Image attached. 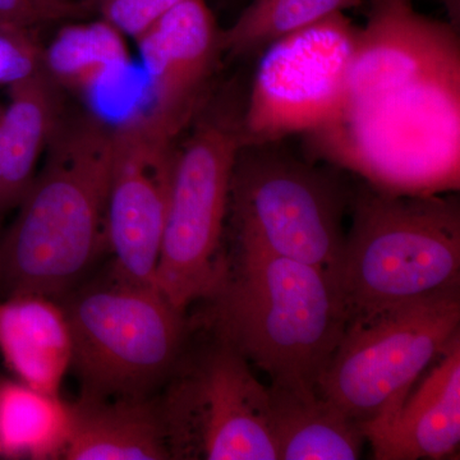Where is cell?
<instances>
[{
	"label": "cell",
	"mask_w": 460,
	"mask_h": 460,
	"mask_svg": "<svg viewBox=\"0 0 460 460\" xmlns=\"http://www.w3.org/2000/svg\"><path fill=\"white\" fill-rule=\"evenodd\" d=\"M0 354L18 381L58 395L72 366L65 308L49 296H7L0 302Z\"/></svg>",
	"instance_id": "cell-15"
},
{
	"label": "cell",
	"mask_w": 460,
	"mask_h": 460,
	"mask_svg": "<svg viewBox=\"0 0 460 460\" xmlns=\"http://www.w3.org/2000/svg\"><path fill=\"white\" fill-rule=\"evenodd\" d=\"M72 366L84 399H145L180 368L186 311L155 284L111 271L68 299Z\"/></svg>",
	"instance_id": "cell-6"
},
{
	"label": "cell",
	"mask_w": 460,
	"mask_h": 460,
	"mask_svg": "<svg viewBox=\"0 0 460 460\" xmlns=\"http://www.w3.org/2000/svg\"><path fill=\"white\" fill-rule=\"evenodd\" d=\"M58 90L44 69L8 87V102L0 109V223L16 210L38 172L63 111Z\"/></svg>",
	"instance_id": "cell-16"
},
{
	"label": "cell",
	"mask_w": 460,
	"mask_h": 460,
	"mask_svg": "<svg viewBox=\"0 0 460 460\" xmlns=\"http://www.w3.org/2000/svg\"><path fill=\"white\" fill-rule=\"evenodd\" d=\"M71 410V432L63 458L172 459L162 405L151 398H81Z\"/></svg>",
	"instance_id": "cell-14"
},
{
	"label": "cell",
	"mask_w": 460,
	"mask_h": 460,
	"mask_svg": "<svg viewBox=\"0 0 460 460\" xmlns=\"http://www.w3.org/2000/svg\"><path fill=\"white\" fill-rule=\"evenodd\" d=\"M39 2L65 12L72 20L86 16L91 5H93L90 0H87V2L86 0L84 2L83 0H39Z\"/></svg>",
	"instance_id": "cell-24"
},
{
	"label": "cell",
	"mask_w": 460,
	"mask_h": 460,
	"mask_svg": "<svg viewBox=\"0 0 460 460\" xmlns=\"http://www.w3.org/2000/svg\"><path fill=\"white\" fill-rule=\"evenodd\" d=\"M32 30L0 25V86H13L41 71L42 49Z\"/></svg>",
	"instance_id": "cell-21"
},
{
	"label": "cell",
	"mask_w": 460,
	"mask_h": 460,
	"mask_svg": "<svg viewBox=\"0 0 460 460\" xmlns=\"http://www.w3.org/2000/svg\"><path fill=\"white\" fill-rule=\"evenodd\" d=\"M71 405L21 383H0V456L54 459L65 454L71 432Z\"/></svg>",
	"instance_id": "cell-19"
},
{
	"label": "cell",
	"mask_w": 460,
	"mask_h": 460,
	"mask_svg": "<svg viewBox=\"0 0 460 460\" xmlns=\"http://www.w3.org/2000/svg\"><path fill=\"white\" fill-rule=\"evenodd\" d=\"M279 144L239 151L228 208L238 250L307 263L337 287L349 196L332 172L281 150Z\"/></svg>",
	"instance_id": "cell-7"
},
{
	"label": "cell",
	"mask_w": 460,
	"mask_h": 460,
	"mask_svg": "<svg viewBox=\"0 0 460 460\" xmlns=\"http://www.w3.org/2000/svg\"><path fill=\"white\" fill-rule=\"evenodd\" d=\"M362 4L363 0H252L232 26L220 30V49L234 58L259 56L278 39Z\"/></svg>",
	"instance_id": "cell-20"
},
{
	"label": "cell",
	"mask_w": 460,
	"mask_h": 460,
	"mask_svg": "<svg viewBox=\"0 0 460 460\" xmlns=\"http://www.w3.org/2000/svg\"><path fill=\"white\" fill-rule=\"evenodd\" d=\"M162 402L172 459L278 460L269 392L222 338L178 371Z\"/></svg>",
	"instance_id": "cell-10"
},
{
	"label": "cell",
	"mask_w": 460,
	"mask_h": 460,
	"mask_svg": "<svg viewBox=\"0 0 460 460\" xmlns=\"http://www.w3.org/2000/svg\"><path fill=\"white\" fill-rule=\"evenodd\" d=\"M113 135L95 114L62 111L44 164L0 241L5 298L65 295L107 247Z\"/></svg>",
	"instance_id": "cell-2"
},
{
	"label": "cell",
	"mask_w": 460,
	"mask_h": 460,
	"mask_svg": "<svg viewBox=\"0 0 460 460\" xmlns=\"http://www.w3.org/2000/svg\"><path fill=\"white\" fill-rule=\"evenodd\" d=\"M63 20L72 18L39 0H0V25L35 29L39 25Z\"/></svg>",
	"instance_id": "cell-23"
},
{
	"label": "cell",
	"mask_w": 460,
	"mask_h": 460,
	"mask_svg": "<svg viewBox=\"0 0 460 460\" xmlns=\"http://www.w3.org/2000/svg\"><path fill=\"white\" fill-rule=\"evenodd\" d=\"M246 90H211L178 144L154 283L186 311L208 299L226 270L223 248L233 171L243 147Z\"/></svg>",
	"instance_id": "cell-5"
},
{
	"label": "cell",
	"mask_w": 460,
	"mask_h": 460,
	"mask_svg": "<svg viewBox=\"0 0 460 460\" xmlns=\"http://www.w3.org/2000/svg\"><path fill=\"white\" fill-rule=\"evenodd\" d=\"M359 27L343 12L271 42L259 54L243 113V147L307 136L343 102Z\"/></svg>",
	"instance_id": "cell-9"
},
{
	"label": "cell",
	"mask_w": 460,
	"mask_h": 460,
	"mask_svg": "<svg viewBox=\"0 0 460 460\" xmlns=\"http://www.w3.org/2000/svg\"><path fill=\"white\" fill-rule=\"evenodd\" d=\"M269 420L278 460H356L361 428L313 389L271 384Z\"/></svg>",
	"instance_id": "cell-17"
},
{
	"label": "cell",
	"mask_w": 460,
	"mask_h": 460,
	"mask_svg": "<svg viewBox=\"0 0 460 460\" xmlns=\"http://www.w3.org/2000/svg\"><path fill=\"white\" fill-rule=\"evenodd\" d=\"M107 21L124 36L137 39L181 0H90Z\"/></svg>",
	"instance_id": "cell-22"
},
{
	"label": "cell",
	"mask_w": 460,
	"mask_h": 460,
	"mask_svg": "<svg viewBox=\"0 0 460 460\" xmlns=\"http://www.w3.org/2000/svg\"><path fill=\"white\" fill-rule=\"evenodd\" d=\"M208 301L217 337L261 368L271 384L316 390L347 329L328 274L261 251L237 250Z\"/></svg>",
	"instance_id": "cell-3"
},
{
	"label": "cell",
	"mask_w": 460,
	"mask_h": 460,
	"mask_svg": "<svg viewBox=\"0 0 460 460\" xmlns=\"http://www.w3.org/2000/svg\"><path fill=\"white\" fill-rule=\"evenodd\" d=\"M136 42L150 80L148 113L180 138L210 93L223 54L213 12L205 0H181Z\"/></svg>",
	"instance_id": "cell-12"
},
{
	"label": "cell",
	"mask_w": 460,
	"mask_h": 460,
	"mask_svg": "<svg viewBox=\"0 0 460 460\" xmlns=\"http://www.w3.org/2000/svg\"><path fill=\"white\" fill-rule=\"evenodd\" d=\"M352 226L337 289L347 326L444 293L458 292V199L363 184L350 199Z\"/></svg>",
	"instance_id": "cell-4"
},
{
	"label": "cell",
	"mask_w": 460,
	"mask_h": 460,
	"mask_svg": "<svg viewBox=\"0 0 460 460\" xmlns=\"http://www.w3.org/2000/svg\"><path fill=\"white\" fill-rule=\"evenodd\" d=\"M375 459H445L460 443V338L389 416L362 426Z\"/></svg>",
	"instance_id": "cell-13"
},
{
	"label": "cell",
	"mask_w": 460,
	"mask_h": 460,
	"mask_svg": "<svg viewBox=\"0 0 460 460\" xmlns=\"http://www.w3.org/2000/svg\"><path fill=\"white\" fill-rule=\"evenodd\" d=\"M343 102L305 136L314 156L378 189L432 195L456 186L460 162L458 30L411 0H370Z\"/></svg>",
	"instance_id": "cell-1"
},
{
	"label": "cell",
	"mask_w": 460,
	"mask_h": 460,
	"mask_svg": "<svg viewBox=\"0 0 460 460\" xmlns=\"http://www.w3.org/2000/svg\"><path fill=\"white\" fill-rule=\"evenodd\" d=\"M459 290L348 325L317 393L359 428L384 419L459 335Z\"/></svg>",
	"instance_id": "cell-8"
},
{
	"label": "cell",
	"mask_w": 460,
	"mask_h": 460,
	"mask_svg": "<svg viewBox=\"0 0 460 460\" xmlns=\"http://www.w3.org/2000/svg\"><path fill=\"white\" fill-rule=\"evenodd\" d=\"M178 140L148 111L114 127L107 247L122 279L155 284Z\"/></svg>",
	"instance_id": "cell-11"
},
{
	"label": "cell",
	"mask_w": 460,
	"mask_h": 460,
	"mask_svg": "<svg viewBox=\"0 0 460 460\" xmlns=\"http://www.w3.org/2000/svg\"><path fill=\"white\" fill-rule=\"evenodd\" d=\"M126 36L107 21L66 25L42 49V69L57 87L91 93L131 65Z\"/></svg>",
	"instance_id": "cell-18"
},
{
	"label": "cell",
	"mask_w": 460,
	"mask_h": 460,
	"mask_svg": "<svg viewBox=\"0 0 460 460\" xmlns=\"http://www.w3.org/2000/svg\"><path fill=\"white\" fill-rule=\"evenodd\" d=\"M445 5L449 9L450 17H452L453 25H458L459 22V0H444Z\"/></svg>",
	"instance_id": "cell-25"
}]
</instances>
